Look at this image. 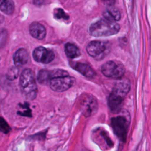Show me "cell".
Instances as JSON below:
<instances>
[{"instance_id": "cell-18", "label": "cell", "mask_w": 151, "mask_h": 151, "mask_svg": "<svg viewBox=\"0 0 151 151\" xmlns=\"http://www.w3.org/2000/svg\"><path fill=\"white\" fill-rule=\"evenodd\" d=\"M19 76V70L17 67L14 66L11 67L7 71L6 77L9 80H14L16 79Z\"/></svg>"}, {"instance_id": "cell-23", "label": "cell", "mask_w": 151, "mask_h": 151, "mask_svg": "<svg viewBox=\"0 0 151 151\" xmlns=\"http://www.w3.org/2000/svg\"><path fill=\"white\" fill-rule=\"evenodd\" d=\"M101 136L103 137V138L104 139V140H106V143L107 145L109 146V147H112L113 146V142H112V140L110 139V137H109V136L104 132H103L101 133Z\"/></svg>"}, {"instance_id": "cell-13", "label": "cell", "mask_w": 151, "mask_h": 151, "mask_svg": "<svg viewBox=\"0 0 151 151\" xmlns=\"http://www.w3.org/2000/svg\"><path fill=\"white\" fill-rule=\"evenodd\" d=\"M105 19L111 21H117L121 18V14L119 9L113 5H109L103 12Z\"/></svg>"}, {"instance_id": "cell-22", "label": "cell", "mask_w": 151, "mask_h": 151, "mask_svg": "<svg viewBox=\"0 0 151 151\" xmlns=\"http://www.w3.org/2000/svg\"><path fill=\"white\" fill-rule=\"evenodd\" d=\"M47 131L41 132L40 133H37L34 136H32V139H37V140H44L45 138Z\"/></svg>"}, {"instance_id": "cell-3", "label": "cell", "mask_w": 151, "mask_h": 151, "mask_svg": "<svg viewBox=\"0 0 151 151\" xmlns=\"http://www.w3.org/2000/svg\"><path fill=\"white\" fill-rule=\"evenodd\" d=\"M119 30L120 25L116 22L103 18L92 23L89 27L88 31L90 35L100 37L115 35Z\"/></svg>"}, {"instance_id": "cell-11", "label": "cell", "mask_w": 151, "mask_h": 151, "mask_svg": "<svg viewBox=\"0 0 151 151\" xmlns=\"http://www.w3.org/2000/svg\"><path fill=\"white\" fill-rule=\"evenodd\" d=\"M29 31L31 35L37 40H42L46 35L45 28L37 22H32L30 24Z\"/></svg>"}, {"instance_id": "cell-8", "label": "cell", "mask_w": 151, "mask_h": 151, "mask_svg": "<svg viewBox=\"0 0 151 151\" xmlns=\"http://www.w3.org/2000/svg\"><path fill=\"white\" fill-rule=\"evenodd\" d=\"M76 81V80L74 77L68 75L52 79L50 81L49 85L52 90L56 92H63L73 87Z\"/></svg>"}, {"instance_id": "cell-14", "label": "cell", "mask_w": 151, "mask_h": 151, "mask_svg": "<svg viewBox=\"0 0 151 151\" xmlns=\"http://www.w3.org/2000/svg\"><path fill=\"white\" fill-rule=\"evenodd\" d=\"M64 51L67 56L70 58H75L81 54L80 51L75 44L68 42L65 44Z\"/></svg>"}, {"instance_id": "cell-6", "label": "cell", "mask_w": 151, "mask_h": 151, "mask_svg": "<svg viewBox=\"0 0 151 151\" xmlns=\"http://www.w3.org/2000/svg\"><path fill=\"white\" fill-rule=\"evenodd\" d=\"M80 109L85 117H90L94 114L98 109L96 99L91 95H82L79 101Z\"/></svg>"}, {"instance_id": "cell-4", "label": "cell", "mask_w": 151, "mask_h": 151, "mask_svg": "<svg viewBox=\"0 0 151 151\" xmlns=\"http://www.w3.org/2000/svg\"><path fill=\"white\" fill-rule=\"evenodd\" d=\"M111 49V44L107 41L94 40L87 45L86 51L89 55L97 60H101L106 56Z\"/></svg>"}, {"instance_id": "cell-19", "label": "cell", "mask_w": 151, "mask_h": 151, "mask_svg": "<svg viewBox=\"0 0 151 151\" xmlns=\"http://www.w3.org/2000/svg\"><path fill=\"white\" fill-rule=\"evenodd\" d=\"M54 17L57 19H68L69 16L61 8H55L54 10Z\"/></svg>"}, {"instance_id": "cell-9", "label": "cell", "mask_w": 151, "mask_h": 151, "mask_svg": "<svg viewBox=\"0 0 151 151\" xmlns=\"http://www.w3.org/2000/svg\"><path fill=\"white\" fill-rule=\"evenodd\" d=\"M32 56L34 60L38 63L48 64L54 59V53L52 50L44 47H38L33 51Z\"/></svg>"}, {"instance_id": "cell-1", "label": "cell", "mask_w": 151, "mask_h": 151, "mask_svg": "<svg viewBox=\"0 0 151 151\" xmlns=\"http://www.w3.org/2000/svg\"><path fill=\"white\" fill-rule=\"evenodd\" d=\"M130 89V83L128 80L119 79L114 85L108 99V106L113 111L120 110L123 101Z\"/></svg>"}, {"instance_id": "cell-20", "label": "cell", "mask_w": 151, "mask_h": 151, "mask_svg": "<svg viewBox=\"0 0 151 151\" xmlns=\"http://www.w3.org/2000/svg\"><path fill=\"white\" fill-rule=\"evenodd\" d=\"M11 131V127L7 123V122L0 116V132L7 134Z\"/></svg>"}, {"instance_id": "cell-24", "label": "cell", "mask_w": 151, "mask_h": 151, "mask_svg": "<svg viewBox=\"0 0 151 151\" xmlns=\"http://www.w3.org/2000/svg\"><path fill=\"white\" fill-rule=\"evenodd\" d=\"M44 1H40V0H38V1H34L33 3L34 4V5H41L43 4Z\"/></svg>"}, {"instance_id": "cell-7", "label": "cell", "mask_w": 151, "mask_h": 151, "mask_svg": "<svg viewBox=\"0 0 151 151\" xmlns=\"http://www.w3.org/2000/svg\"><path fill=\"white\" fill-rule=\"evenodd\" d=\"M111 126L114 133L119 139L123 142H126L128 130V123L126 117L119 116L111 118Z\"/></svg>"}, {"instance_id": "cell-17", "label": "cell", "mask_w": 151, "mask_h": 151, "mask_svg": "<svg viewBox=\"0 0 151 151\" xmlns=\"http://www.w3.org/2000/svg\"><path fill=\"white\" fill-rule=\"evenodd\" d=\"M18 106L20 109H22V111H18L17 114L21 116H25L27 117H32V115L31 113V110L29 108V104L27 102H25L24 103H19Z\"/></svg>"}, {"instance_id": "cell-2", "label": "cell", "mask_w": 151, "mask_h": 151, "mask_svg": "<svg viewBox=\"0 0 151 151\" xmlns=\"http://www.w3.org/2000/svg\"><path fill=\"white\" fill-rule=\"evenodd\" d=\"M19 85L21 93L25 99L32 100L36 98L38 88L32 70L26 68L22 71L19 76Z\"/></svg>"}, {"instance_id": "cell-21", "label": "cell", "mask_w": 151, "mask_h": 151, "mask_svg": "<svg viewBox=\"0 0 151 151\" xmlns=\"http://www.w3.org/2000/svg\"><path fill=\"white\" fill-rule=\"evenodd\" d=\"M8 36L7 31L5 29H0V48H2L5 44Z\"/></svg>"}, {"instance_id": "cell-5", "label": "cell", "mask_w": 151, "mask_h": 151, "mask_svg": "<svg viewBox=\"0 0 151 151\" xmlns=\"http://www.w3.org/2000/svg\"><path fill=\"white\" fill-rule=\"evenodd\" d=\"M101 73L107 77L114 79H120L125 73L124 65L119 61H109L101 67Z\"/></svg>"}, {"instance_id": "cell-16", "label": "cell", "mask_w": 151, "mask_h": 151, "mask_svg": "<svg viewBox=\"0 0 151 151\" xmlns=\"http://www.w3.org/2000/svg\"><path fill=\"white\" fill-rule=\"evenodd\" d=\"M37 80L40 84H47L52 79L51 71L46 70H41L37 74Z\"/></svg>"}, {"instance_id": "cell-15", "label": "cell", "mask_w": 151, "mask_h": 151, "mask_svg": "<svg viewBox=\"0 0 151 151\" xmlns=\"http://www.w3.org/2000/svg\"><path fill=\"white\" fill-rule=\"evenodd\" d=\"M15 9L14 2L11 0H0V11L6 15H11Z\"/></svg>"}, {"instance_id": "cell-10", "label": "cell", "mask_w": 151, "mask_h": 151, "mask_svg": "<svg viewBox=\"0 0 151 151\" xmlns=\"http://www.w3.org/2000/svg\"><path fill=\"white\" fill-rule=\"evenodd\" d=\"M70 64L74 70L87 78H92L96 76L95 71L88 64L78 62L72 63Z\"/></svg>"}, {"instance_id": "cell-12", "label": "cell", "mask_w": 151, "mask_h": 151, "mask_svg": "<svg viewBox=\"0 0 151 151\" xmlns=\"http://www.w3.org/2000/svg\"><path fill=\"white\" fill-rule=\"evenodd\" d=\"M29 59V54L27 50L23 48H19L15 52L13 60L16 67H22L27 64Z\"/></svg>"}]
</instances>
